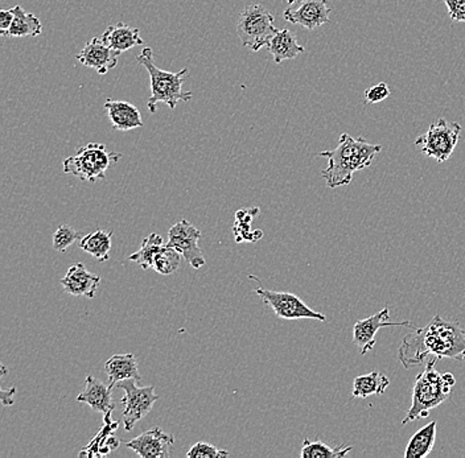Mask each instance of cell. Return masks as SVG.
I'll return each mask as SVG.
<instances>
[{
    "label": "cell",
    "instance_id": "obj_1",
    "mask_svg": "<svg viewBox=\"0 0 465 458\" xmlns=\"http://www.w3.org/2000/svg\"><path fill=\"white\" fill-rule=\"evenodd\" d=\"M464 359L465 330L456 322L435 316L425 328L416 329L403 339L398 359L405 369L420 366L426 359Z\"/></svg>",
    "mask_w": 465,
    "mask_h": 458
},
{
    "label": "cell",
    "instance_id": "obj_2",
    "mask_svg": "<svg viewBox=\"0 0 465 458\" xmlns=\"http://www.w3.org/2000/svg\"><path fill=\"white\" fill-rule=\"evenodd\" d=\"M382 151V145H372L364 137H353L349 134L340 137V143L332 151H323L320 157L328 159V167L321 172L327 187L335 189L352 182L353 175L365 170L374 157Z\"/></svg>",
    "mask_w": 465,
    "mask_h": 458
},
{
    "label": "cell",
    "instance_id": "obj_3",
    "mask_svg": "<svg viewBox=\"0 0 465 458\" xmlns=\"http://www.w3.org/2000/svg\"><path fill=\"white\" fill-rule=\"evenodd\" d=\"M441 361L438 358H430L426 365V370L417 376L413 387V401L408 415L403 418L402 426L427 418L431 410L441 406L451 395V390L455 386L456 381L452 374H441L435 369L436 364Z\"/></svg>",
    "mask_w": 465,
    "mask_h": 458
},
{
    "label": "cell",
    "instance_id": "obj_4",
    "mask_svg": "<svg viewBox=\"0 0 465 458\" xmlns=\"http://www.w3.org/2000/svg\"><path fill=\"white\" fill-rule=\"evenodd\" d=\"M136 63L145 66L150 75L151 97L147 102V109L151 114H155L156 106L165 103L171 110H175L179 102H188L192 100L190 92H183V83L188 75V67L180 72L172 73L161 69L155 64L154 52L151 48H145L136 57Z\"/></svg>",
    "mask_w": 465,
    "mask_h": 458
},
{
    "label": "cell",
    "instance_id": "obj_5",
    "mask_svg": "<svg viewBox=\"0 0 465 458\" xmlns=\"http://www.w3.org/2000/svg\"><path fill=\"white\" fill-rule=\"evenodd\" d=\"M122 159V154L108 153L101 143H89L78 148L77 153L66 157L63 163L64 172L68 173L83 181L95 182L106 179V171L113 163Z\"/></svg>",
    "mask_w": 465,
    "mask_h": 458
},
{
    "label": "cell",
    "instance_id": "obj_6",
    "mask_svg": "<svg viewBox=\"0 0 465 458\" xmlns=\"http://www.w3.org/2000/svg\"><path fill=\"white\" fill-rule=\"evenodd\" d=\"M278 31L273 13L262 4H250L241 11L237 33L243 48H249L253 52L268 48Z\"/></svg>",
    "mask_w": 465,
    "mask_h": 458
},
{
    "label": "cell",
    "instance_id": "obj_7",
    "mask_svg": "<svg viewBox=\"0 0 465 458\" xmlns=\"http://www.w3.org/2000/svg\"><path fill=\"white\" fill-rule=\"evenodd\" d=\"M461 126L458 122H450L444 118H439L430 126L426 134L416 139L420 153L425 156L435 159L438 163H445L455 151L461 139Z\"/></svg>",
    "mask_w": 465,
    "mask_h": 458
},
{
    "label": "cell",
    "instance_id": "obj_8",
    "mask_svg": "<svg viewBox=\"0 0 465 458\" xmlns=\"http://www.w3.org/2000/svg\"><path fill=\"white\" fill-rule=\"evenodd\" d=\"M136 379H126L119 382L117 387L125 392L122 399L123 426L127 432H131L138 421L150 414L154 404L159 401L155 393V386L139 387Z\"/></svg>",
    "mask_w": 465,
    "mask_h": 458
},
{
    "label": "cell",
    "instance_id": "obj_9",
    "mask_svg": "<svg viewBox=\"0 0 465 458\" xmlns=\"http://www.w3.org/2000/svg\"><path fill=\"white\" fill-rule=\"evenodd\" d=\"M256 294L268 306H271L274 313L285 320H316V321H327V317L319 312L313 311L304 304L301 297L290 292H276L271 289L256 288Z\"/></svg>",
    "mask_w": 465,
    "mask_h": 458
},
{
    "label": "cell",
    "instance_id": "obj_10",
    "mask_svg": "<svg viewBox=\"0 0 465 458\" xmlns=\"http://www.w3.org/2000/svg\"><path fill=\"white\" fill-rule=\"evenodd\" d=\"M200 238V230L193 226L187 219H181V221L176 222L168 232L167 244L178 250L193 269H198L206 266V258L198 247Z\"/></svg>",
    "mask_w": 465,
    "mask_h": 458
},
{
    "label": "cell",
    "instance_id": "obj_11",
    "mask_svg": "<svg viewBox=\"0 0 465 458\" xmlns=\"http://www.w3.org/2000/svg\"><path fill=\"white\" fill-rule=\"evenodd\" d=\"M389 320H390V311H389V308H383L382 311L373 314L368 319L358 320L355 322V327H353V344L357 347L363 356H365L374 348L375 336H377L380 329L388 327L414 328L411 321L391 322Z\"/></svg>",
    "mask_w": 465,
    "mask_h": 458
},
{
    "label": "cell",
    "instance_id": "obj_12",
    "mask_svg": "<svg viewBox=\"0 0 465 458\" xmlns=\"http://www.w3.org/2000/svg\"><path fill=\"white\" fill-rule=\"evenodd\" d=\"M173 435L165 434L159 427H154L126 443L128 449L142 458H170L173 454Z\"/></svg>",
    "mask_w": 465,
    "mask_h": 458
},
{
    "label": "cell",
    "instance_id": "obj_13",
    "mask_svg": "<svg viewBox=\"0 0 465 458\" xmlns=\"http://www.w3.org/2000/svg\"><path fill=\"white\" fill-rule=\"evenodd\" d=\"M329 0H303L296 10H285L283 18L308 31L316 30L330 22Z\"/></svg>",
    "mask_w": 465,
    "mask_h": 458
},
{
    "label": "cell",
    "instance_id": "obj_14",
    "mask_svg": "<svg viewBox=\"0 0 465 458\" xmlns=\"http://www.w3.org/2000/svg\"><path fill=\"white\" fill-rule=\"evenodd\" d=\"M118 55L114 52L102 38H94L83 48L80 53L75 56L78 61L85 67L94 69L98 75H108L110 70L118 66Z\"/></svg>",
    "mask_w": 465,
    "mask_h": 458
},
{
    "label": "cell",
    "instance_id": "obj_15",
    "mask_svg": "<svg viewBox=\"0 0 465 458\" xmlns=\"http://www.w3.org/2000/svg\"><path fill=\"white\" fill-rule=\"evenodd\" d=\"M100 283L101 277L89 272L83 263L73 264L66 277L61 279V286H64L66 294L72 296H85L89 299H93Z\"/></svg>",
    "mask_w": 465,
    "mask_h": 458
},
{
    "label": "cell",
    "instance_id": "obj_16",
    "mask_svg": "<svg viewBox=\"0 0 465 458\" xmlns=\"http://www.w3.org/2000/svg\"><path fill=\"white\" fill-rule=\"evenodd\" d=\"M77 401L88 404L93 411L101 412L103 415L116 410L113 396H111V387L93 375L86 376L85 386H83V392L78 393Z\"/></svg>",
    "mask_w": 465,
    "mask_h": 458
},
{
    "label": "cell",
    "instance_id": "obj_17",
    "mask_svg": "<svg viewBox=\"0 0 465 458\" xmlns=\"http://www.w3.org/2000/svg\"><path fill=\"white\" fill-rule=\"evenodd\" d=\"M103 108L114 130L131 131L143 128L142 114L133 103L108 98Z\"/></svg>",
    "mask_w": 465,
    "mask_h": 458
},
{
    "label": "cell",
    "instance_id": "obj_18",
    "mask_svg": "<svg viewBox=\"0 0 465 458\" xmlns=\"http://www.w3.org/2000/svg\"><path fill=\"white\" fill-rule=\"evenodd\" d=\"M102 40L119 56L133 49L136 45L145 44L143 39L140 38L138 28L128 27L122 22L108 27V30L103 32Z\"/></svg>",
    "mask_w": 465,
    "mask_h": 458
},
{
    "label": "cell",
    "instance_id": "obj_19",
    "mask_svg": "<svg viewBox=\"0 0 465 458\" xmlns=\"http://www.w3.org/2000/svg\"><path fill=\"white\" fill-rule=\"evenodd\" d=\"M105 371L109 376V386L113 389L119 382L126 379H136L140 382L138 361L136 354H116L106 361Z\"/></svg>",
    "mask_w": 465,
    "mask_h": 458
},
{
    "label": "cell",
    "instance_id": "obj_20",
    "mask_svg": "<svg viewBox=\"0 0 465 458\" xmlns=\"http://www.w3.org/2000/svg\"><path fill=\"white\" fill-rule=\"evenodd\" d=\"M268 49L273 55L276 64L285 60H294L305 52L304 47L298 43V39L290 30L278 31L268 43Z\"/></svg>",
    "mask_w": 465,
    "mask_h": 458
},
{
    "label": "cell",
    "instance_id": "obj_21",
    "mask_svg": "<svg viewBox=\"0 0 465 458\" xmlns=\"http://www.w3.org/2000/svg\"><path fill=\"white\" fill-rule=\"evenodd\" d=\"M13 11L15 18L7 32L8 38H38L43 33V24L38 16L28 13L22 5H15Z\"/></svg>",
    "mask_w": 465,
    "mask_h": 458
},
{
    "label": "cell",
    "instance_id": "obj_22",
    "mask_svg": "<svg viewBox=\"0 0 465 458\" xmlns=\"http://www.w3.org/2000/svg\"><path fill=\"white\" fill-rule=\"evenodd\" d=\"M436 440V421H431L427 426L419 429L411 440L408 441L406 448V458H425L430 456L435 446Z\"/></svg>",
    "mask_w": 465,
    "mask_h": 458
},
{
    "label": "cell",
    "instance_id": "obj_23",
    "mask_svg": "<svg viewBox=\"0 0 465 458\" xmlns=\"http://www.w3.org/2000/svg\"><path fill=\"white\" fill-rule=\"evenodd\" d=\"M390 381L385 374L373 371L366 375H360L353 382L352 398L365 399L372 395H383Z\"/></svg>",
    "mask_w": 465,
    "mask_h": 458
},
{
    "label": "cell",
    "instance_id": "obj_24",
    "mask_svg": "<svg viewBox=\"0 0 465 458\" xmlns=\"http://www.w3.org/2000/svg\"><path fill=\"white\" fill-rule=\"evenodd\" d=\"M111 237L113 233L97 230L89 235H83L80 247L83 251L94 257L98 262H106L110 257Z\"/></svg>",
    "mask_w": 465,
    "mask_h": 458
},
{
    "label": "cell",
    "instance_id": "obj_25",
    "mask_svg": "<svg viewBox=\"0 0 465 458\" xmlns=\"http://www.w3.org/2000/svg\"><path fill=\"white\" fill-rule=\"evenodd\" d=\"M352 446L338 445L329 446L323 441H310L305 438L303 441L301 457L302 458H343L348 456Z\"/></svg>",
    "mask_w": 465,
    "mask_h": 458
},
{
    "label": "cell",
    "instance_id": "obj_26",
    "mask_svg": "<svg viewBox=\"0 0 465 458\" xmlns=\"http://www.w3.org/2000/svg\"><path fill=\"white\" fill-rule=\"evenodd\" d=\"M164 246L163 238H162L161 234H156V233H153V234L148 235V237L145 238L143 241L142 247L138 250V251L134 252L133 255H130L128 260L131 262H136L139 264L140 269H154V260H155L156 254L161 251L162 247Z\"/></svg>",
    "mask_w": 465,
    "mask_h": 458
},
{
    "label": "cell",
    "instance_id": "obj_27",
    "mask_svg": "<svg viewBox=\"0 0 465 458\" xmlns=\"http://www.w3.org/2000/svg\"><path fill=\"white\" fill-rule=\"evenodd\" d=\"M181 260H184L183 255L173 249V247L164 244L161 251L156 254L154 260V269L161 275H172L178 271L180 267Z\"/></svg>",
    "mask_w": 465,
    "mask_h": 458
},
{
    "label": "cell",
    "instance_id": "obj_28",
    "mask_svg": "<svg viewBox=\"0 0 465 458\" xmlns=\"http://www.w3.org/2000/svg\"><path fill=\"white\" fill-rule=\"evenodd\" d=\"M83 233L77 232L69 225H61L53 234V249L58 252H66L75 242L83 240Z\"/></svg>",
    "mask_w": 465,
    "mask_h": 458
},
{
    "label": "cell",
    "instance_id": "obj_29",
    "mask_svg": "<svg viewBox=\"0 0 465 458\" xmlns=\"http://www.w3.org/2000/svg\"><path fill=\"white\" fill-rule=\"evenodd\" d=\"M188 458H226L229 457V452L220 451L217 446L212 444L200 443L195 444L192 448L188 451Z\"/></svg>",
    "mask_w": 465,
    "mask_h": 458
},
{
    "label": "cell",
    "instance_id": "obj_30",
    "mask_svg": "<svg viewBox=\"0 0 465 458\" xmlns=\"http://www.w3.org/2000/svg\"><path fill=\"white\" fill-rule=\"evenodd\" d=\"M390 95L388 84L381 83L378 85L365 90V100L368 103H380Z\"/></svg>",
    "mask_w": 465,
    "mask_h": 458
},
{
    "label": "cell",
    "instance_id": "obj_31",
    "mask_svg": "<svg viewBox=\"0 0 465 458\" xmlns=\"http://www.w3.org/2000/svg\"><path fill=\"white\" fill-rule=\"evenodd\" d=\"M451 21L465 22V0H444Z\"/></svg>",
    "mask_w": 465,
    "mask_h": 458
},
{
    "label": "cell",
    "instance_id": "obj_32",
    "mask_svg": "<svg viewBox=\"0 0 465 458\" xmlns=\"http://www.w3.org/2000/svg\"><path fill=\"white\" fill-rule=\"evenodd\" d=\"M13 18H15V15H13V8L0 11V35L7 36L11 25H13Z\"/></svg>",
    "mask_w": 465,
    "mask_h": 458
},
{
    "label": "cell",
    "instance_id": "obj_33",
    "mask_svg": "<svg viewBox=\"0 0 465 458\" xmlns=\"http://www.w3.org/2000/svg\"><path fill=\"white\" fill-rule=\"evenodd\" d=\"M259 213L258 207H251V209H243L235 215V222L237 224H248L250 225L254 217Z\"/></svg>",
    "mask_w": 465,
    "mask_h": 458
},
{
    "label": "cell",
    "instance_id": "obj_34",
    "mask_svg": "<svg viewBox=\"0 0 465 458\" xmlns=\"http://www.w3.org/2000/svg\"><path fill=\"white\" fill-rule=\"evenodd\" d=\"M15 393L16 387H11L10 390H2V392H0V399H2L3 406H13V404L15 403V399H13L15 398Z\"/></svg>",
    "mask_w": 465,
    "mask_h": 458
},
{
    "label": "cell",
    "instance_id": "obj_35",
    "mask_svg": "<svg viewBox=\"0 0 465 458\" xmlns=\"http://www.w3.org/2000/svg\"><path fill=\"white\" fill-rule=\"evenodd\" d=\"M303 0H287L288 5H294V4H301Z\"/></svg>",
    "mask_w": 465,
    "mask_h": 458
},
{
    "label": "cell",
    "instance_id": "obj_36",
    "mask_svg": "<svg viewBox=\"0 0 465 458\" xmlns=\"http://www.w3.org/2000/svg\"><path fill=\"white\" fill-rule=\"evenodd\" d=\"M5 373H7V370H5L4 365H2V376L4 375Z\"/></svg>",
    "mask_w": 465,
    "mask_h": 458
},
{
    "label": "cell",
    "instance_id": "obj_37",
    "mask_svg": "<svg viewBox=\"0 0 465 458\" xmlns=\"http://www.w3.org/2000/svg\"><path fill=\"white\" fill-rule=\"evenodd\" d=\"M463 361H465V357H464V359H463Z\"/></svg>",
    "mask_w": 465,
    "mask_h": 458
}]
</instances>
